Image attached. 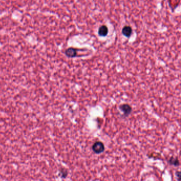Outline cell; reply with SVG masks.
Wrapping results in <instances>:
<instances>
[{"label":"cell","mask_w":181,"mask_h":181,"mask_svg":"<svg viewBox=\"0 0 181 181\" xmlns=\"http://www.w3.org/2000/svg\"><path fill=\"white\" fill-rule=\"evenodd\" d=\"M108 28L106 26L103 25L99 28V34L100 36H106L108 34Z\"/></svg>","instance_id":"cell-5"},{"label":"cell","mask_w":181,"mask_h":181,"mask_svg":"<svg viewBox=\"0 0 181 181\" xmlns=\"http://www.w3.org/2000/svg\"><path fill=\"white\" fill-rule=\"evenodd\" d=\"M77 50L75 48L70 47V48H67V50L65 52V54L66 56L68 58H75L77 56Z\"/></svg>","instance_id":"cell-3"},{"label":"cell","mask_w":181,"mask_h":181,"mask_svg":"<svg viewBox=\"0 0 181 181\" xmlns=\"http://www.w3.org/2000/svg\"><path fill=\"white\" fill-rule=\"evenodd\" d=\"M119 109L121 112L123 113V116L124 117H127L131 114L132 111V108L129 104H123L120 105Z\"/></svg>","instance_id":"cell-2"},{"label":"cell","mask_w":181,"mask_h":181,"mask_svg":"<svg viewBox=\"0 0 181 181\" xmlns=\"http://www.w3.org/2000/svg\"><path fill=\"white\" fill-rule=\"evenodd\" d=\"M122 32V34L124 36L129 38L131 35V34L132 32V29L131 28V27H130L129 26H126L125 27H123Z\"/></svg>","instance_id":"cell-4"},{"label":"cell","mask_w":181,"mask_h":181,"mask_svg":"<svg viewBox=\"0 0 181 181\" xmlns=\"http://www.w3.org/2000/svg\"><path fill=\"white\" fill-rule=\"evenodd\" d=\"M68 175V172L67 170L65 168H61L60 170V173H59V176L62 179H66Z\"/></svg>","instance_id":"cell-7"},{"label":"cell","mask_w":181,"mask_h":181,"mask_svg":"<svg viewBox=\"0 0 181 181\" xmlns=\"http://www.w3.org/2000/svg\"><path fill=\"white\" fill-rule=\"evenodd\" d=\"M168 163L170 165H171L174 166H179V159L177 157H171L170 158V159L168 160Z\"/></svg>","instance_id":"cell-6"},{"label":"cell","mask_w":181,"mask_h":181,"mask_svg":"<svg viewBox=\"0 0 181 181\" xmlns=\"http://www.w3.org/2000/svg\"><path fill=\"white\" fill-rule=\"evenodd\" d=\"M176 176L177 177V179L179 181L181 180V171H177L175 173Z\"/></svg>","instance_id":"cell-8"},{"label":"cell","mask_w":181,"mask_h":181,"mask_svg":"<svg viewBox=\"0 0 181 181\" xmlns=\"http://www.w3.org/2000/svg\"><path fill=\"white\" fill-rule=\"evenodd\" d=\"M92 149L95 154H100L101 153L104 152L105 150V146L102 142L97 141L93 145Z\"/></svg>","instance_id":"cell-1"}]
</instances>
